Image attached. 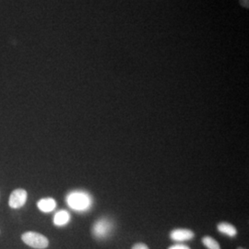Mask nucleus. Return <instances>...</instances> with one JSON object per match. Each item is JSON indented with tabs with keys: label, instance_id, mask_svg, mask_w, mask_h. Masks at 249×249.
<instances>
[{
	"label": "nucleus",
	"instance_id": "obj_1",
	"mask_svg": "<svg viewBox=\"0 0 249 249\" xmlns=\"http://www.w3.org/2000/svg\"><path fill=\"white\" fill-rule=\"evenodd\" d=\"M67 202L69 206L75 210V211H86L88 210L91 205V198L90 196L85 192H71L67 196Z\"/></svg>",
	"mask_w": 249,
	"mask_h": 249
},
{
	"label": "nucleus",
	"instance_id": "obj_2",
	"mask_svg": "<svg viewBox=\"0 0 249 249\" xmlns=\"http://www.w3.org/2000/svg\"><path fill=\"white\" fill-rule=\"evenodd\" d=\"M21 240L27 246L36 249H45L48 247L49 241L45 235L36 231H26L21 235Z\"/></svg>",
	"mask_w": 249,
	"mask_h": 249
},
{
	"label": "nucleus",
	"instance_id": "obj_3",
	"mask_svg": "<svg viewBox=\"0 0 249 249\" xmlns=\"http://www.w3.org/2000/svg\"><path fill=\"white\" fill-rule=\"evenodd\" d=\"M113 229V223L108 219L103 218L97 221L92 226V234L97 239H105Z\"/></svg>",
	"mask_w": 249,
	"mask_h": 249
},
{
	"label": "nucleus",
	"instance_id": "obj_4",
	"mask_svg": "<svg viewBox=\"0 0 249 249\" xmlns=\"http://www.w3.org/2000/svg\"><path fill=\"white\" fill-rule=\"evenodd\" d=\"M28 193L22 188H18L12 191L9 196V205L11 209H19L26 203Z\"/></svg>",
	"mask_w": 249,
	"mask_h": 249
},
{
	"label": "nucleus",
	"instance_id": "obj_5",
	"mask_svg": "<svg viewBox=\"0 0 249 249\" xmlns=\"http://www.w3.org/2000/svg\"><path fill=\"white\" fill-rule=\"evenodd\" d=\"M171 239L177 242L191 240L194 237V232L189 229H175L170 233Z\"/></svg>",
	"mask_w": 249,
	"mask_h": 249
},
{
	"label": "nucleus",
	"instance_id": "obj_6",
	"mask_svg": "<svg viewBox=\"0 0 249 249\" xmlns=\"http://www.w3.org/2000/svg\"><path fill=\"white\" fill-rule=\"evenodd\" d=\"M37 207L43 213H51L55 209L56 202L52 197H45L38 201Z\"/></svg>",
	"mask_w": 249,
	"mask_h": 249
},
{
	"label": "nucleus",
	"instance_id": "obj_7",
	"mask_svg": "<svg viewBox=\"0 0 249 249\" xmlns=\"http://www.w3.org/2000/svg\"><path fill=\"white\" fill-rule=\"evenodd\" d=\"M71 220V214L67 211H59L56 213L53 217V223L56 226H64L70 222Z\"/></svg>",
	"mask_w": 249,
	"mask_h": 249
},
{
	"label": "nucleus",
	"instance_id": "obj_8",
	"mask_svg": "<svg viewBox=\"0 0 249 249\" xmlns=\"http://www.w3.org/2000/svg\"><path fill=\"white\" fill-rule=\"evenodd\" d=\"M217 229H218V231H220V232L224 233V234H226V235H228V236H231V237H233V236H235V235L237 234L236 228H235L233 225L230 224V223H219V224L217 225Z\"/></svg>",
	"mask_w": 249,
	"mask_h": 249
},
{
	"label": "nucleus",
	"instance_id": "obj_9",
	"mask_svg": "<svg viewBox=\"0 0 249 249\" xmlns=\"http://www.w3.org/2000/svg\"><path fill=\"white\" fill-rule=\"evenodd\" d=\"M202 243L208 249H221L219 243L212 236H204L202 238Z\"/></svg>",
	"mask_w": 249,
	"mask_h": 249
},
{
	"label": "nucleus",
	"instance_id": "obj_10",
	"mask_svg": "<svg viewBox=\"0 0 249 249\" xmlns=\"http://www.w3.org/2000/svg\"><path fill=\"white\" fill-rule=\"evenodd\" d=\"M168 249H190V248L186 245H183V244H177V245L170 247Z\"/></svg>",
	"mask_w": 249,
	"mask_h": 249
},
{
	"label": "nucleus",
	"instance_id": "obj_11",
	"mask_svg": "<svg viewBox=\"0 0 249 249\" xmlns=\"http://www.w3.org/2000/svg\"><path fill=\"white\" fill-rule=\"evenodd\" d=\"M132 249H149V248L147 245H145L143 243H138V244L134 245Z\"/></svg>",
	"mask_w": 249,
	"mask_h": 249
},
{
	"label": "nucleus",
	"instance_id": "obj_12",
	"mask_svg": "<svg viewBox=\"0 0 249 249\" xmlns=\"http://www.w3.org/2000/svg\"><path fill=\"white\" fill-rule=\"evenodd\" d=\"M239 3H240V5L242 7L246 8V9H249V0H239Z\"/></svg>",
	"mask_w": 249,
	"mask_h": 249
},
{
	"label": "nucleus",
	"instance_id": "obj_13",
	"mask_svg": "<svg viewBox=\"0 0 249 249\" xmlns=\"http://www.w3.org/2000/svg\"><path fill=\"white\" fill-rule=\"evenodd\" d=\"M243 249V248H238V249Z\"/></svg>",
	"mask_w": 249,
	"mask_h": 249
}]
</instances>
